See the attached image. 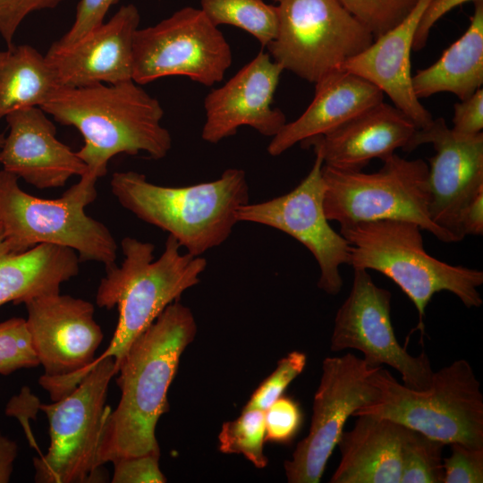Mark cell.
<instances>
[{
	"label": "cell",
	"instance_id": "1",
	"mask_svg": "<svg viewBox=\"0 0 483 483\" xmlns=\"http://www.w3.org/2000/svg\"><path fill=\"white\" fill-rule=\"evenodd\" d=\"M196 331L192 312L177 301L131 344L117 367L120 401L102 426L101 465L123 457L160 456L156 426L169 410L168 389Z\"/></svg>",
	"mask_w": 483,
	"mask_h": 483
},
{
	"label": "cell",
	"instance_id": "2",
	"mask_svg": "<svg viewBox=\"0 0 483 483\" xmlns=\"http://www.w3.org/2000/svg\"><path fill=\"white\" fill-rule=\"evenodd\" d=\"M40 108L57 123L76 128L84 144L76 151L87 174L97 180L106 175L116 155L140 152L151 158L165 157L172 137L161 124L159 101L135 81L61 87Z\"/></svg>",
	"mask_w": 483,
	"mask_h": 483
},
{
	"label": "cell",
	"instance_id": "3",
	"mask_svg": "<svg viewBox=\"0 0 483 483\" xmlns=\"http://www.w3.org/2000/svg\"><path fill=\"white\" fill-rule=\"evenodd\" d=\"M123 260L106 268L96 294L99 308L119 311L113 338L106 351L81 372L80 382L90 369L104 358L114 360L117 367L134 340L140 335L171 303L189 288L199 283L207 267L202 256L182 253L181 246L168 235L165 250L154 261L155 246L135 238L123 239Z\"/></svg>",
	"mask_w": 483,
	"mask_h": 483
},
{
	"label": "cell",
	"instance_id": "4",
	"mask_svg": "<svg viewBox=\"0 0 483 483\" xmlns=\"http://www.w3.org/2000/svg\"><path fill=\"white\" fill-rule=\"evenodd\" d=\"M118 202L140 220L172 235L192 256L221 245L237 223L236 211L249 203L245 172L226 169L212 182L168 187L142 174L116 172L110 182Z\"/></svg>",
	"mask_w": 483,
	"mask_h": 483
},
{
	"label": "cell",
	"instance_id": "5",
	"mask_svg": "<svg viewBox=\"0 0 483 483\" xmlns=\"http://www.w3.org/2000/svg\"><path fill=\"white\" fill-rule=\"evenodd\" d=\"M421 230L415 223L391 219L340 225L350 247L349 265L380 272L394 282L414 304L423 335L425 310L435 293L450 292L467 308L482 305L478 288L483 272L429 255Z\"/></svg>",
	"mask_w": 483,
	"mask_h": 483
},
{
	"label": "cell",
	"instance_id": "6",
	"mask_svg": "<svg viewBox=\"0 0 483 483\" xmlns=\"http://www.w3.org/2000/svg\"><path fill=\"white\" fill-rule=\"evenodd\" d=\"M18 179L0 171V226L13 253L47 243L77 251L80 261H97L106 268L115 264L114 238L105 225L85 211L97 198L96 177L84 174L54 199L25 192Z\"/></svg>",
	"mask_w": 483,
	"mask_h": 483
},
{
	"label": "cell",
	"instance_id": "7",
	"mask_svg": "<svg viewBox=\"0 0 483 483\" xmlns=\"http://www.w3.org/2000/svg\"><path fill=\"white\" fill-rule=\"evenodd\" d=\"M377 400L353 416L372 414L414 429L444 445L483 447V394L471 365L464 359L434 371L425 390L400 384L378 368Z\"/></svg>",
	"mask_w": 483,
	"mask_h": 483
},
{
	"label": "cell",
	"instance_id": "8",
	"mask_svg": "<svg viewBox=\"0 0 483 483\" xmlns=\"http://www.w3.org/2000/svg\"><path fill=\"white\" fill-rule=\"evenodd\" d=\"M382 161L383 166L370 174L323 165L327 219L340 225L386 219L409 221L443 242H458L430 217L428 163L408 160L395 153Z\"/></svg>",
	"mask_w": 483,
	"mask_h": 483
},
{
	"label": "cell",
	"instance_id": "9",
	"mask_svg": "<svg viewBox=\"0 0 483 483\" xmlns=\"http://www.w3.org/2000/svg\"><path fill=\"white\" fill-rule=\"evenodd\" d=\"M116 375L114 360L96 363L67 395L40 409L49 423L47 453L34 458L35 481L39 483H89L106 481L98 448L108 386Z\"/></svg>",
	"mask_w": 483,
	"mask_h": 483
},
{
	"label": "cell",
	"instance_id": "10",
	"mask_svg": "<svg viewBox=\"0 0 483 483\" xmlns=\"http://www.w3.org/2000/svg\"><path fill=\"white\" fill-rule=\"evenodd\" d=\"M278 27L267 46L284 70L316 83L374 40L338 0H273Z\"/></svg>",
	"mask_w": 483,
	"mask_h": 483
},
{
	"label": "cell",
	"instance_id": "11",
	"mask_svg": "<svg viewBox=\"0 0 483 483\" xmlns=\"http://www.w3.org/2000/svg\"><path fill=\"white\" fill-rule=\"evenodd\" d=\"M230 45L199 8L175 11L158 23L138 29L133 40L132 80L139 85L185 76L212 86L232 64Z\"/></svg>",
	"mask_w": 483,
	"mask_h": 483
},
{
	"label": "cell",
	"instance_id": "12",
	"mask_svg": "<svg viewBox=\"0 0 483 483\" xmlns=\"http://www.w3.org/2000/svg\"><path fill=\"white\" fill-rule=\"evenodd\" d=\"M34 352L44 369L38 383L53 402L70 394L96 359L104 335L94 319V305L60 292L24 302Z\"/></svg>",
	"mask_w": 483,
	"mask_h": 483
},
{
	"label": "cell",
	"instance_id": "13",
	"mask_svg": "<svg viewBox=\"0 0 483 483\" xmlns=\"http://www.w3.org/2000/svg\"><path fill=\"white\" fill-rule=\"evenodd\" d=\"M378 368L351 352L323 360L309 434L284 462L288 482L320 481L347 419L377 400L374 374Z\"/></svg>",
	"mask_w": 483,
	"mask_h": 483
},
{
	"label": "cell",
	"instance_id": "14",
	"mask_svg": "<svg viewBox=\"0 0 483 483\" xmlns=\"http://www.w3.org/2000/svg\"><path fill=\"white\" fill-rule=\"evenodd\" d=\"M391 299V292L377 286L368 270L353 268L351 291L335 318L330 349L360 351L369 366H390L401 374L404 386L425 390L434 373L430 360L424 352L411 355L397 341Z\"/></svg>",
	"mask_w": 483,
	"mask_h": 483
},
{
	"label": "cell",
	"instance_id": "15",
	"mask_svg": "<svg viewBox=\"0 0 483 483\" xmlns=\"http://www.w3.org/2000/svg\"><path fill=\"white\" fill-rule=\"evenodd\" d=\"M323 165L321 157L316 155L310 171L293 190L261 203L242 206L236 220L270 226L303 244L318 264V288L335 295L343 286L340 267L349 265L350 247L325 214Z\"/></svg>",
	"mask_w": 483,
	"mask_h": 483
},
{
	"label": "cell",
	"instance_id": "16",
	"mask_svg": "<svg viewBox=\"0 0 483 483\" xmlns=\"http://www.w3.org/2000/svg\"><path fill=\"white\" fill-rule=\"evenodd\" d=\"M427 143L435 149L428 164L430 217L461 242L464 238L461 214L483 191V132L458 135L444 118H433L428 126L417 130L405 151Z\"/></svg>",
	"mask_w": 483,
	"mask_h": 483
},
{
	"label": "cell",
	"instance_id": "17",
	"mask_svg": "<svg viewBox=\"0 0 483 483\" xmlns=\"http://www.w3.org/2000/svg\"><path fill=\"white\" fill-rule=\"evenodd\" d=\"M283 67L268 53L259 52L223 86L204 99L206 114L201 137L217 143L242 126L274 137L286 123L284 114L272 107Z\"/></svg>",
	"mask_w": 483,
	"mask_h": 483
},
{
	"label": "cell",
	"instance_id": "18",
	"mask_svg": "<svg viewBox=\"0 0 483 483\" xmlns=\"http://www.w3.org/2000/svg\"><path fill=\"white\" fill-rule=\"evenodd\" d=\"M140 15L123 5L106 22L69 46L53 43L45 55L62 87L80 88L131 80L133 40Z\"/></svg>",
	"mask_w": 483,
	"mask_h": 483
},
{
	"label": "cell",
	"instance_id": "19",
	"mask_svg": "<svg viewBox=\"0 0 483 483\" xmlns=\"http://www.w3.org/2000/svg\"><path fill=\"white\" fill-rule=\"evenodd\" d=\"M9 133L0 148L3 169L38 189L64 186L87 173L86 164L56 138V128L42 108H20L6 115Z\"/></svg>",
	"mask_w": 483,
	"mask_h": 483
},
{
	"label": "cell",
	"instance_id": "20",
	"mask_svg": "<svg viewBox=\"0 0 483 483\" xmlns=\"http://www.w3.org/2000/svg\"><path fill=\"white\" fill-rule=\"evenodd\" d=\"M417 130L403 112L382 101L340 127L300 144L312 148L328 166L360 171L373 158L384 160L398 148L405 151Z\"/></svg>",
	"mask_w": 483,
	"mask_h": 483
},
{
	"label": "cell",
	"instance_id": "21",
	"mask_svg": "<svg viewBox=\"0 0 483 483\" xmlns=\"http://www.w3.org/2000/svg\"><path fill=\"white\" fill-rule=\"evenodd\" d=\"M431 0H418L409 14L394 28L374 38L340 69L356 74L378 88L403 112L418 129L433 120L412 87L411 53L419 20Z\"/></svg>",
	"mask_w": 483,
	"mask_h": 483
},
{
	"label": "cell",
	"instance_id": "22",
	"mask_svg": "<svg viewBox=\"0 0 483 483\" xmlns=\"http://www.w3.org/2000/svg\"><path fill=\"white\" fill-rule=\"evenodd\" d=\"M383 99L384 93L369 81L345 70H335L315 83L309 106L272 138L267 152L279 156L297 143L340 127Z\"/></svg>",
	"mask_w": 483,
	"mask_h": 483
},
{
	"label": "cell",
	"instance_id": "23",
	"mask_svg": "<svg viewBox=\"0 0 483 483\" xmlns=\"http://www.w3.org/2000/svg\"><path fill=\"white\" fill-rule=\"evenodd\" d=\"M337 445L341 460L331 483H400L405 427L372 414L357 416Z\"/></svg>",
	"mask_w": 483,
	"mask_h": 483
},
{
	"label": "cell",
	"instance_id": "24",
	"mask_svg": "<svg viewBox=\"0 0 483 483\" xmlns=\"http://www.w3.org/2000/svg\"><path fill=\"white\" fill-rule=\"evenodd\" d=\"M482 84L483 1H477L467 30L436 62L412 75V87L419 99L449 92L462 100Z\"/></svg>",
	"mask_w": 483,
	"mask_h": 483
},
{
	"label": "cell",
	"instance_id": "25",
	"mask_svg": "<svg viewBox=\"0 0 483 483\" xmlns=\"http://www.w3.org/2000/svg\"><path fill=\"white\" fill-rule=\"evenodd\" d=\"M45 55L30 45L0 51V120L23 107H41L61 88Z\"/></svg>",
	"mask_w": 483,
	"mask_h": 483
},
{
	"label": "cell",
	"instance_id": "26",
	"mask_svg": "<svg viewBox=\"0 0 483 483\" xmlns=\"http://www.w3.org/2000/svg\"><path fill=\"white\" fill-rule=\"evenodd\" d=\"M200 9L216 27L240 28L258 39L262 47L275 38L278 27L276 6L263 0H199Z\"/></svg>",
	"mask_w": 483,
	"mask_h": 483
},
{
	"label": "cell",
	"instance_id": "27",
	"mask_svg": "<svg viewBox=\"0 0 483 483\" xmlns=\"http://www.w3.org/2000/svg\"><path fill=\"white\" fill-rule=\"evenodd\" d=\"M444 445L440 441L405 427L400 483H443Z\"/></svg>",
	"mask_w": 483,
	"mask_h": 483
},
{
	"label": "cell",
	"instance_id": "28",
	"mask_svg": "<svg viewBox=\"0 0 483 483\" xmlns=\"http://www.w3.org/2000/svg\"><path fill=\"white\" fill-rule=\"evenodd\" d=\"M218 440L220 452L242 454L259 469L267 466L264 411L243 409L236 419L223 424Z\"/></svg>",
	"mask_w": 483,
	"mask_h": 483
},
{
	"label": "cell",
	"instance_id": "29",
	"mask_svg": "<svg viewBox=\"0 0 483 483\" xmlns=\"http://www.w3.org/2000/svg\"><path fill=\"white\" fill-rule=\"evenodd\" d=\"M374 38L401 22L418 0H338Z\"/></svg>",
	"mask_w": 483,
	"mask_h": 483
},
{
	"label": "cell",
	"instance_id": "30",
	"mask_svg": "<svg viewBox=\"0 0 483 483\" xmlns=\"http://www.w3.org/2000/svg\"><path fill=\"white\" fill-rule=\"evenodd\" d=\"M39 365L31 344L26 319L12 318L0 322V374Z\"/></svg>",
	"mask_w": 483,
	"mask_h": 483
},
{
	"label": "cell",
	"instance_id": "31",
	"mask_svg": "<svg viewBox=\"0 0 483 483\" xmlns=\"http://www.w3.org/2000/svg\"><path fill=\"white\" fill-rule=\"evenodd\" d=\"M306 363L305 353L298 351L289 352L278 361L275 369L253 392L243 409L267 410L303 371Z\"/></svg>",
	"mask_w": 483,
	"mask_h": 483
},
{
	"label": "cell",
	"instance_id": "32",
	"mask_svg": "<svg viewBox=\"0 0 483 483\" xmlns=\"http://www.w3.org/2000/svg\"><path fill=\"white\" fill-rule=\"evenodd\" d=\"M266 441L289 444L298 434L301 423V410L293 399L280 396L264 411Z\"/></svg>",
	"mask_w": 483,
	"mask_h": 483
},
{
	"label": "cell",
	"instance_id": "33",
	"mask_svg": "<svg viewBox=\"0 0 483 483\" xmlns=\"http://www.w3.org/2000/svg\"><path fill=\"white\" fill-rule=\"evenodd\" d=\"M451 454L443 459V483H482L483 447L450 445Z\"/></svg>",
	"mask_w": 483,
	"mask_h": 483
},
{
	"label": "cell",
	"instance_id": "34",
	"mask_svg": "<svg viewBox=\"0 0 483 483\" xmlns=\"http://www.w3.org/2000/svg\"><path fill=\"white\" fill-rule=\"evenodd\" d=\"M159 455L123 457L113 462L112 483H164L166 478L158 464Z\"/></svg>",
	"mask_w": 483,
	"mask_h": 483
},
{
	"label": "cell",
	"instance_id": "35",
	"mask_svg": "<svg viewBox=\"0 0 483 483\" xmlns=\"http://www.w3.org/2000/svg\"><path fill=\"white\" fill-rule=\"evenodd\" d=\"M119 0H80L74 21L68 31L58 40V46L72 45L91 30L100 26L110 7Z\"/></svg>",
	"mask_w": 483,
	"mask_h": 483
},
{
	"label": "cell",
	"instance_id": "36",
	"mask_svg": "<svg viewBox=\"0 0 483 483\" xmlns=\"http://www.w3.org/2000/svg\"><path fill=\"white\" fill-rule=\"evenodd\" d=\"M64 0H0V36L7 46L30 13L55 8Z\"/></svg>",
	"mask_w": 483,
	"mask_h": 483
},
{
	"label": "cell",
	"instance_id": "37",
	"mask_svg": "<svg viewBox=\"0 0 483 483\" xmlns=\"http://www.w3.org/2000/svg\"><path fill=\"white\" fill-rule=\"evenodd\" d=\"M452 131L462 136H475L483 130V89L454 105Z\"/></svg>",
	"mask_w": 483,
	"mask_h": 483
},
{
	"label": "cell",
	"instance_id": "38",
	"mask_svg": "<svg viewBox=\"0 0 483 483\" xmlns=\"http://www.w3.org/2000/svg\"><path fill=\"white\" fill-rule=\"evenodd\" d=\"M483 0H431L427 5L417 28L413 41V50L422 49L428 41L433 26L453 8L468 2Z\"/></svg>",
	"mask_w": 483,
	"mask_h": 483
},
{
	"label": "cell",
	"instance_id": "39",
	"mask_svg": "<svg viewBox=\"0 0 483 483\" xmlns=\"http://www.w3.org/2000/svg\"><path fill=\"white\" fill-rule=\"evenodd\" d=\"M462 235L483 234V191L475 195L465 206L460 216Z\"/></svg>",
	"mask_w": 483,
	"mask_h": 483
},
{
	"label": "cell",
	"instance_id": "40",
	"mask_svg": "<svg viewBox=\"0 0 483 483\" xmlns=\"http://www.w3.org/2000/svg\"><path fill=\"white\" fill-rule=\"evenodd\" d=\"M17 454V444L0 433V483L10 481Z\"/></svg>",
	"mask_w": 483,
	"mask_h": 483
},
{
	"label": "cell",
	"instance_id": "41",
	"mask_svg": "<svg viewBox=\"0 0 483 483\" xmlns=\"http://www.w3.org/2000/svg\"><path fill=\"white\" fill-rule=\"evenodd\" d=\"M10 253H13L7 243L6 240L4 239V236L3 234L2 228L0 226V262L3 258H4L7 255ZM6 303L4 294L1 286L0 283V306Z\"/></svg>",
	"mask_w": 483,
	"mask_h": 483
},
{
	"label": "cell",
	"instance_id": "42",
	"mask_svg": "<svg viewBox=\"0 0 483 483\" xmlns=\"http://www.w3.org/2000/svg\"><path fill=\"white\" fill-rule=\"evenodd\" d=\"M4 133H1L0 134V148L2 147L3 143H4Z\"/></svg>",
	"mask_w": 483,
	"mask_h": 483
}]
</instances>
